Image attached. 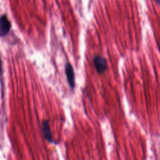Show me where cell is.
Instances as JSON below:
<instances>
[{
	"instance_id": "6da1fadb",
	"label": "cell",
	"mask_w": 160,
	"mask_h": 160,
	"mask_svg": "<svg viewBox=\"0 0 160 160\" xmlns=\"http://www.w3.org/2000/svg\"><path fill=\"white\" fill-rule=\"evenodd\" d=\"M92 61L96 72L99 74H103L108 68V61L105 57L101 54H95L92 58Z\"/></svg>"
},
{
	"instance_id": "7a4b0ae2",
	"label": "cell",
	"mask_w": 160,
	"mask_h": 160,
	"mask_svg": "<svg viewBox=\"0 0 160 160\" xmlns=\"http://www.w3.org/2000/svg\"><path fill=\"white\" fill-rule=\"evenodd\" d=\"M64 72L69 88L73 91L75 88V72L72 64L67 61L64 64Z\"/></svg>"
},
{
	"instance_id": "3957f363",
	"label": "cell",
	"mask_w": 160,
	"mask_h": 160,
	"mask_svg": "<svg viewBox=\"0 0 160 160\" xmlns=\"http://www.w3.org/2000/svg\"><path fill=\"white\" fill-rule=\"evenodd\" d=\"M11 24L6 14L0 17V36H5L9 32Z\"/></svg>"
},
{
	"instance_id": "277c9868",
	"label": "cell",
	"mask_w": 160,
	"mask_h": 160,
	"mask_svg": "<svg viewBox=\"0 0 160 160\" xmlns=\"http://www.w3.org/2000/svg\"><path fill=\"white\" fill-rule=\"evenodd\" d=\"M42 129L44 133V136L45 139L50 143H52L54 142L52 132L50 128L49 121V119H44L42 121Z\"/></svg>"
},
{
	"instance_id": "5b68a950",
	"label": "cell",
	"mask_w": 160,
	"mask_h": 160,
	"mask_svg": "<svg viewBox=\"0 0 160 160\" xmlns=\"http://www.w3.org/2000/svg\"><path fill=\"white\" fill-rule=\"evenodd\" d=\"M2 76V63H1V60L0 58V78Z\"/></svg>"
}]
</instances>
